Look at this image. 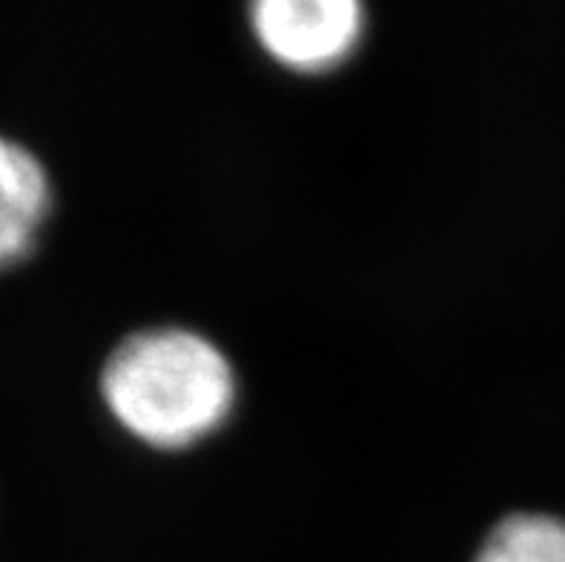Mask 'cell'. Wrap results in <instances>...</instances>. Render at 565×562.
Returning a JSON list of instances; mask_svg holds the SVG:
<instances>
[{"label":"cell","instance_id":"obj_1","mask_svg":"<svg viewBox=\"0 0 565 562\" xmlns=\"http://www.w3.org/2000/svg\"><path fill=\"white\" fill-rule=\"evenodd\" d=\"M98 393L124 434L152 450H186L233 416L236 371L224 350L190 328L124 336L100 368Z\"/></svg>","mask_w":565,"mask_h":562},{"label":"cell","instance_id":"obj_4","mask_svg":"<svg viewBox=\"0 0 565 562\" xmlns=\"http://www.w3.org/2000/svg\"><path fill=\"white\" fill-rule=\"evenodd\" d=\"M473 562H565V520L511 513L488 531Z\"/></svg>","mask_w":565,"mask_h":562},{"label":"cell","instance_id":"obj_2","mask_svg":"<svg viewBox=\"0 0 565 562\" xmlns=\"http://www.w3.org/2000/svg\"><path fill=\"white\" fill-rule=\"evenodd\" d=\"M247 14L265 55L305 75L348 64L367 29V12L359 0H258Z\"/></svg>","mask_w":565,"mask_h":562},{"label":"cell","instance_id":"obj_3","mask_svg":"<svg viewBox=\"0 0 565 562\" xmlns=\"http://www.w3.org/2000/svg\"><path fill=\"white\" fill-rule=\"evenodd\" d=\"M52 213V181L35 152L0 136V273L35 253Z\"/></svg>","mask_w":565,"mask_h":562}]
</instances>
